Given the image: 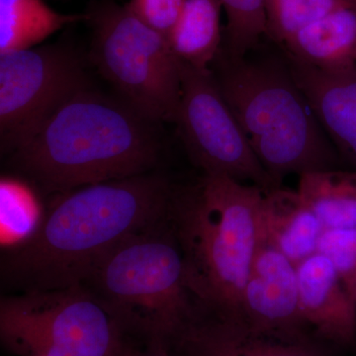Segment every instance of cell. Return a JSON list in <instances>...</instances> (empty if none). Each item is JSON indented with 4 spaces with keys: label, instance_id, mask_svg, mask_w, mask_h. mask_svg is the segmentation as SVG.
Here are the masks:
<instances>
[{
    "label": "cell",
    "instance_id": "1",
    "mask_svg": "<svg viewBox=\"0 0 356 356\" xmlns=\"http://www.w3.org/2000/svg\"><path fill=\"white\" fill-rule=\"evenodd\" d=\"M177 184L156 170L60 194L34 233L4 250L2 287L15 294L83 285L115 245L168 217Z\"/></svg>",
    "mask_w": 356,
    "mask_h": 356
},
{
    "label": "cell",
    "instance_id": "2",
    "mask_svg": "<svg viewBox=\"0 0 356 356\" xmlns=\"http://www.w3.org/2000/svg\"><path fill=\"white\" fill-rule=\"evenodd\" d=\"M161 124L92 86L77 93L13 154L11 168L48 193L154 172Z\"/></svg>",
    "mask_w": 356,
    "mask_h": 356
},
{
    "label": "cell",
    "instance_id": "3",
    "mask_svg": "<svg viewBox=\"0 0 356 356\" xmlns=\"http://www.w3.org/2000/svg\"><path fill=\"white\" fill-rule=\"evenodd\" d=\"M209 69L276 188L288 175L343 168L280 44L266 38L242 57L221 48Z\"/></svg>",
    "mask_w": 356,
    "mask_h": 356
},
{
    "label": "cell",
    "instance_id": "4",
    "mask_svg": "<svg viewBox=\"0 0 356 356\" xmlns=\"http://www.w3.org/2000/svg\"><path fill=\"white\" fill-rule=\"evenodd\" d=\"M264 192L222 175L178 182L168 220L189 289L203 310L241 318V301L262 242Z\"/></svg>",
    "mask_w": 356,
    "mask_h": 356
},
{
    "label": "cell",
    "instance_id": "5",
    "mask_svg": "<svg viewBox=\"0 0 356 356\" xmlns=\"http://www.w3.org/2000/svg\"><path fill=\"white\" fill-rule=\"evenodd\" d=\"M83 285L129 339L136 337L145 346L170 350L200 310L187 284L184 257L168 215L115 245Z\"/></svg>",
    "mask_w": 356,
    "mask_h": 356
},
{
    "label": "cell",
    "instance_id": "6",
    "mask_svg": "<svg viewBox=\"0 0 356 356\" xmlns=\"http://www.w3.org/2000/svg\"><path fill=\"white\" fill-rule=\"evenodd\" d=\"M90 60L119 97L154 123H175L181 63L170 42L113 1L89 9Z\"/></svg>",
    "mask_w": 356,
    "mask_h": 356
},
{
    "label": "cell",
    "instance_id": "7",
    "mask_svg": "<svg viewBox=\"0 0 356 356\" xmlns=\"http://www.w3.org/2000/svg\"><path fill=\"white\" fill-rule=\"evenodd\" d=\"M0 339L22 356H122L131 344L83 285L6 294L0 301Z\"/></svg>",
    "mask_w": 356,
    "mask_h": 356
},
{
    "label": "cell",
    "instance_id": "8",
    "mask_svg": "<svg viewBox=\"0 0 356 356\" xmlns=\"http://www.w3.org/2000/svg\"><path fill=\"white\" fill-rule=\"evenodd\" d=\"M173 125L187 159L200 173L254 185L264 193L276 189L210 69L181 63V95Z\"/></svg>",
    "mask_w": 356,
    "mask_h": 356
},
{
    "label": "cell",
    "instance_id": "9",
    "mask_svg": "<svg viewBox=\"0 0 356 356\" xmlns=\"http://www.w3.org/2000/svg\"><path fill=\"white\" fill-rule=\"evenodd\" d=\"M81 56L55 44L0 55V146L9 156L77 93L90 88Z\"/></svg>",
    "mask_w": 356,
    "mask_h": 356
},
{
    "label": "cell",
    "instance_id": "10",
    "mask_svg": "<svg viewBox=\"0 0 356 356\" xmlns=\"http://www.w3.org/2000/svg\"><path fill=\"white\" fill-rule=\"evenodd\" d=\"M240 320L255 331L273 336L316 339L300 306L297 266L266 243L255 255L243 288Z\"/></svg>",
    "mask_w": 356,
    "mask_h": 356
},
{
    "label": "cell",
    "instance_id": "11",
    "mask_svg": "<svg viewBox=\"0 0 356 356\" xmlns=\"http://www.w3.org/2000/svg\"><path fill=\"white\" fill-rule=\"evenodd\" d=\"M316 339H286L255 331L240 318L200 309L170 350L180 356H329Z\"/></svg>",
    "mask_w": 356,
    "mask_h": 356
},
{
    "label": "cell",
    "instance_id": "12",
    "mask_svg": "<svg viewBox=\"0 0 356 356\" xmlns=\"http://www.w3.org/2000/svg\"><path fill=\"white\" fill-rule=\"evenodd\" d=\"M300 306L313 336L337 346L356 343V302L324 255L315 254L297 266Z\"/></svg>",
    "mask_w": 356,
    "mask_h": 356
},
{
    "label": "cell",
    "instance_id": "13",
    "mask_svg": "<svg viewBox=\"0 0 356 356\" xmlns=\"http://www.w3.org/2000/svg\"><path fill=\"white\" fill-rule=\"evenodd\" d=\"M288 58L300 88L343 166L356 170V65L327 72Z\"/></svg>",
    "mask_w": 356,
    "mask_h": 356
},
{
    "label": "cell",
    "instance_id": "14",
    "mask_svg": "<svg viewBox=\"0 0 356 356\" xmlns=\"http://www.w3.org/2000/svg\"><path fill=\"white\" fill-rule=\"evenodd\" d=\"M262 242L298 266L318 252L322 222L298 191L281 186L264 193L261 204Z\"/></svg>",
    "mask_w": 356,
    "mask_h": 356
},
{
    "label": "cell",
    "instance_id": "15",
    "mask_svg": "<svg viewBox=\"0 0 356 356\" xmlns=\"http://www.w3.org/2000/svg\"><path fill=\"white\" fill-rule=\"evenodd\" d=\"M288 57L327 72L356 65V7L348 6L312 23L282 44Z\"/></svg>",
    "mask_w": 356,
    "mask_h": 356
},
{
    "label": "cell",
    "instance_id": "16",
    "mask_svg": "<svg viewBox=\"0 0 356 356\" xmlns=\"http://www.w3.org/2000/svg\"><path fill=\"white\" fill-rule=\"evenodd\" d=\"M222 9L220 0H187L168 38L180 63L209 69L221 50Z\"/></svg>",
    "mask_w": 356,
    "mask_h": 356
},
{
    "label": "cell",
    "instance_id": "17",
    "mask_svg": "<svg viewBox=\"0 0 356 356\" xmlns=\"http://www.w3.org/2000/svg\"><path fill=\"white\" fill-rule=\"evenodd\" d=\"M88 20L84 14H64L43 0H0V55L35 48L65 26Z\"/></svg>",
    "mask_w": 356,
    "mask_h": 356
},
{
    "label": "cell",
    "instance_id": "18",
    "mask_svg": "<svg viewBox=\"0 0 356 356\" xmlns=\"http://www.w3.org/2000/svg\"><path fill=\"white\" fill-rule=\"evenodd\" d=\"M298 192L325 229H356V170L306 173Z\"/></svg>",
    "mask_w": 356,
    "mask_h": 356
},
{
    "label": "cell",
    "instance_id": "19",
    "mask_svg": "<svg viewBox=\"0 0 356 356\" xmlns=\"http://www.w3.org/2000/svg\"><path fill=\"white\" fill-rule=\"evenodd\" d=\"M348 6H353L344 0H264L266 38L282 46L307 26Z\"/></svg>",
    "mask_w": 356,
    "mask_h": 356
},
{
    "label": "cell",
    "instance_id": "20",
    "mask_svg": "<svg viewBox=\"0 0 356 356\" xmlns=\"http://www.w3.org/2000/svg\"><path fill=\"white\" fill-rule=\"evenodd\" d=\"M227 15L221 48L242 57L266 39L264 0H220Z\"/></svg>",
    "mask_w": 356,
    "mask_h": 356
},
{
    "label": "cell",
    "instance_id": "21",
    "mask_svg": "<svg viewBox=\"0 0 356 356\" xmlns=\"http://www.w3.org/2000/svg\"><path fill=\"white\" fill-rule=\"evenodd\" d=\"M43 215L40 214L31 191L13 179L1 181V229L8 247L22 243L34 233Z\"/></svg>",
    "mask_w": 356,
    "mask_h": 356
},
{
    "label": "cell",
    "instance_id": "22",
    "mask_svg": "<svg viewBox=\"0 0 356 356\" xmlns=\"http://www.w3.org/2000/svg\"><path fill=\"white\" fill-rule=\"evenodd\" d=\"M317 254L327 257L356 302V229H325Z\"/></svg>",
    "mask_w": 356,
    "mask_h": 356
},
{
    "label": "cell",
    "instance_id": "23",
    "mask_svg": "<svg viewBox=\"0 0 356 356\" xmlns=\"http://www.w3.org/2000/svg\"><path fill=\"white\" fill-rule=\"evenodd\" d=\"M187 0H130L125 6L140 21L168 40Z\"/></svg>",
    "mask_w": 356,
    "mask_h": 356
},
{
    "label": "cell",
    "instance_id": "24",
    "mask_svg": "<svg viewBox=\"0 0 356 356\" xmlns=\"http://www.w3.org/2000/svg\"><path fill=\"white\" fill-rule=\"evenodd\" d=\"M122 356H180L175 351L159 346H146L145 350H139L130 344Z\"/></svg>",
    "mask_w": 356,
    "mask_h": 356
},
{
    "label": "cell",
    "instance_id": "25",
    "mask_svg": "<svg viewBox=\"0 0 356 356\" xmlns=\"http://www.w3.org/2000/svg\"><path fill=\"white\" fill-rule=\"evenodd\" d=\"M344 1L348 2L351 6H356V0H344Z\"/></svg>",
    "mask_w": 356,
    "mask_h": 356
}]
</instances>
